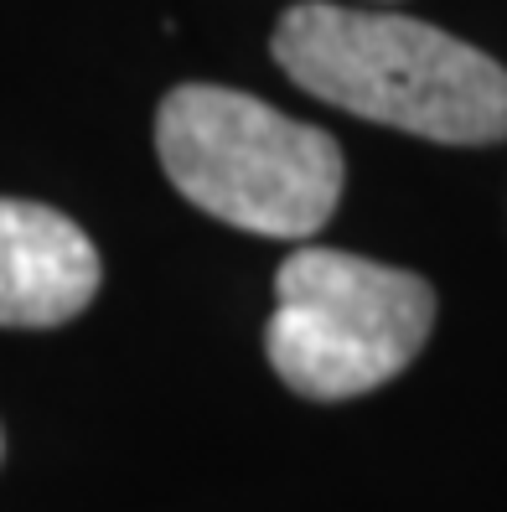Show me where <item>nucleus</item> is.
<instances>
[{"label":"nucleus","instance_id":"2","mask_svg":"<svg viewBox=\"0 0 507 512\" xmlns=\"http://www.w3.org/2000/svg\"><path fill=\"white\" fill-rule=\"evenodd\" d=\"M156 150L197 213L244 233L306 238L342 197L337 140L238 88H171L156 114Z\"/></svg>","mask_w":507,"mask_h":512},{"label":"nucleus","instance_id":"3","mask_svg":"<svg viewBox=\"0 0 507 512\" xmlns=\"http://www.w3.org/2000/svg\"><path fill=\"white\" fill-rule=\"evenodd\" d=\"M430 326V280L347 249H301L275 275L264 352L295 394L352 399L399 378L420 357Z\"/></svg>","mask_w":507,"mask_h":512},{"label":"nucleus","instance_id":"4","mask_svg":"<svg viewBox=\"0 0 507 512\" xmlns=\"http://www.w3.org/2000/svg\"><path fill=\"white\" fill-rule=\"evenodd\" d=\"M99 295V249L57 207L0 197V326H63Z\"/></svg>","mask_w":507,"mask_h":512},{"label":"nucleus","instance_id":"1","mask_svg":"<svg viewBox=\"0 0 507 512\" xmlns=\"http://www.w3.org/2000/svg\"><path fill=\"white\" fill-rule=\"evenodd\" d=\"M275 63L373 125L440 145L507 140V68L430 21L301 0L275 26Z\"/></svg>","mask_w":507,"mask_h":512}]
</instances>
